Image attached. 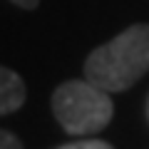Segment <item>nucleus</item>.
I'll list each match as a JSON object with an SVG mask.
<instances>
[{
    "instance_id": "nucleus-7",
    "label": "nucleus",
    "mask_w": 149,
    "mask_h": 149,
    "mask_svg": "<svg viewBox=\"0 0 149 149\" xmlns=\"http://www.w3.org/2000/svg\"><path fill=\"white\" fill-rule=\"evenodd\" d=\"M147 119H149V97H147Z\"/></svg>"
},
{
    "instance_id": "nucleus-6",
    "label": "nucleus",
    "mask_w": 149,
    "mask_h": 149,
    "mask_svg": "<svg viewBox=\"0 0 149 149\" xmlns=\"http://www.w3.org/2000/svg\"><path fill=\"white\" fill-rule=\"evenodd\" d=\"M10 3L17 5V8H22V10H35L40 5V0H10Z\"/></svg>"
},
{
    "instance_id": "nucleus-5",
    "label": "nucleus",
    "mask_w": 149,
    "mask_h": 149,
    "mask_svg": "<svg viewBox=\"0 0 149 149\" xmlns=\"http://www.w3.org/2000/svg\"><path fill=\"white\" fill-rule=\"evenodd\" d=\"M0 149H25L17 134H13L10 129H0Z\"/></svg>"
},
{
    "instance_id": "nucleus-2",
    "label": "nucleus",
    "mask_w": 149,
    "mask_h": 149,
    "mask_svg": "<svg viewBox=\"0 0 149 149\" xmlns=\"http://www.w3.org/2000/svg\"><path fill=\"white\" fill-rule=\"evenodd\" d=\"M50 104H52L57 124L67 134H77V137H90L102 132L114 114V102L109 92L97 87L87 77L57 85Z\"/></svg>"
},
{
    "instance_id": "nucleus-1",
    "label": "nucleus",
    "mask_w": 149,
    "mask_h": 149,
    "mask_svg": "<svg viewBox=\"0 0 149 149\" xmlns=\"http://www.w3.org/2000/svg\"><path fill=\"white\" fill-rule=\"evenodd\" d=\"M149 72V22H134L85 60V77L107 92H124Z\"/></svg>"
},
{
    "instance_id": "nucleus-3",
    "label": "nucleus",
    "mask_w": 149,
    "mask_h": 149,
    "mask_svg": "<svg viewBox=\"0 0 149 149\" xmlns=\"http://www.w3.org/2000/svg\"><path fill=\"white\" fill-rule=\"evenodd\" d=\"M27 100V90L22 77L15 70L0 65V117L17 112Z\"/></svg>"
},
{
    "instance_id": "nucleus-4",
    "label": "nucleus",
    "mask_w": 149,
    "mask_h": 149,
    "mask_svg": "<svg viewBox=\"0 0 149 149\" xmlns=\"http://www.w3.org/2000/svg\"><path fill=\"white\" fill-rule=\"evenodd\" d=\"M55 149H114L109 142L104 139H80V142H70L62 144V147H55Z\"/></svg>"
}]
</instances>
